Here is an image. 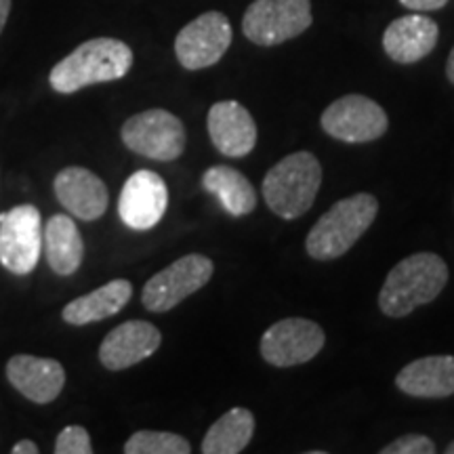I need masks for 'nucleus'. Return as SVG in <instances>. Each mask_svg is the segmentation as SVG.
Here are the masks:
<instances>
[{
  "mask_svg": "<svg viewBox=\"0 0 454 454\" xmlns=\"http://www.w3.org/2000/svg\"><path fill=\"white\" fill-rule=\"evenodd\" d=\"M133 66V51L118 38H90L76 47L49 74L51 89L61 95L78 93L90 84L124 78Z\"/></svg>",
  "mask_w": 454,
  "mask_h": 454,
  "instance_id": "nucleus-1",
  "label": "nucleus"
},
{
  "mask_svg": "<svg viewBox=\"0 0 454 454\" xmlns=\"http://www.w3.org/2000/svg\"><path fill=\"white\" fill-rule=\"evenodd\" d=\"M448 284L446 261L435 253H417L402 259L385 278L379 308L389 317H404L427 305Z\"/></svg>",
  "mask_w": 454,
  "mask_h": 454,
  "instance_id": "nucleus-2",
  "label": "nucleus"
},
{
  "mask_svg": "<svg viewBox=\"0 0 454 454\" xmlns=\"http://www.w3.org/2000/svg\"><path fill=\"white\" fill-rule=\"evenodd\" d=\"M377 213V198L366 192L334 202L311 227L308 240H305V251L316 261L343 257L374 223Z\"/></svg>",
  "mask_w": 454,
  "mask_h": 454,
  "instance_id": "nucleus-3",
  "label": "nucleus"
},
{
  "mask_svg": "<svg viewBox=\"0 0 454 454\" xmlns=\"http://www.w3.org/2000/svg\"><path fill=\"white\" fill-rule=\"evenodd\" d=\"M322 185V164L311 152H294L268 170L263 198L282 219H297L314 207Z\"/></svg>",
  "mask_w": 454,
  "mask_h": 454,
  "instance_id": "nucleus-4",
  "label": "nucleus"
},
{
  "mask_svg": "<svg viewBox=\"0 0 454 454\" xmlns=\"http://www.w3.org/2000/svg\"><path fill=\"white\" fill-rule=\"evenodd\" d=\"M122 144L135 154L158 162H170L185 152L184 122L162 107L139 112L122 124Z\"/></svg>",
  "mask_w": 454,
  "mask_h": 454,
  "instance_id": "nucleus-5",
  "label": "nucleus"
},
{
  "mask_svg": "<svg viewBox=\"0 0 454 454\" xmlns=\"http://www.w3.org/2000/svg\"><path fill=\"white\" fill-rule=\"evenodd\" d=\"M314 21L309 0H254L242 20V32L259 47H278L303 34Z\"/></svg>",
  "mask_w": 454,
  "mask_h": 454,
  "instance_id": "nucleus-6",
  "label": "nucleus"
},
{
  "mask_svg": "<svg viewBox=\"0 0 454 454\" xmlns=\"http://www.w3.org/2000/svg\"><path fill=\"white\" fill-rule=\"evenodd\" d=\"M213 271L215 265L208 257L196 253L185 254L145 282L141 303L147 311H154V314L170 311L190 294L207 286L213 278Z\"/></svg>",
  "mask_w": 454,
  "mask_h": 454,
  "instance_id": "nucleus-7",
  "label": "nucleus"
},
{
  "mask_svg": "<svg viewBox=\"0 0 454 454\" xmlns=\"http://www.w3.org/2000/svg\"><path fill=\"white\" fill-rule=\"evenodd\" d=\"M43 253V219L34 204L0 215V265L15 276L36 270Z\"/></svg>",
  "mask_w": 454,
  "mask_h": 454,
  "instance_id": "nucleus-8",
  "label": "nucleus"
},
{
  "mask_svg": "<svg viewBox=\"0 0 454 454\" xmlns=\"http://www.w3.org/2000/svg\"><path fill=\"white\" fill-rule=\"evenodd\" d=\"M320 124L326 135L343 144H368L387 133L389 118L377 101L351 93L333 101L322 114Z\"/></svg>",
  "mask_w": 454,
  "mask_h": 454,
  "instance_id": "nucleus-9",
  "label": "nucleus"
},
{
  "mask_svg": "<svg viewBox=\"0 0 454 454\" xmlns=\"http://www.w3.org/2000/svg\"><path fill=\"white\" fill-rule=\"evenodd\" d=\"M231 38L234 32L230 20L219 11H207L181 27L175 38V55L185 70H204L217 64L227 53Z\"/></svg>",
  "mask_w": 454,
  "mask_h": 454,
  "instance_id": "nucleus-10",
  "label": "nucleus"
},
{
  "mask_svg": "<svg viewBox=\"0 0 454 454\" xmlns=\"http://www.w3.org/2000/svg\"><path fill=\"white\" fill-rule=\"evenodd\" d=\"M325 328L305 317L276 322L261 337V356L271 366L288 368L314 360L325 348Z\"/></svg>",
  "mask_w": 454,
  "mask_h": 454,
  "instance_id": "nucleus-11",
  "label": "nucleus"
},
{
  "mask_svg": "<svg viewBox=\"0 0 454 454\" xmlns=\"http://www.w3.org/2000/svg\"><path fill=\"white\" fill-rule=\"evenodd\" d=\"M168 207V187L154 170L141 168L122 185L118 198V215L122 223L135 231L152 230L160 223Z\"/></svg>",
  "mask_w": 454,
  "mask_h": 454,
  "instance_id": "nucleus-12",
  "label": "nucleus"
},
{
  "mask_svg": "<svg viewBox=\"0 0 454 454\" xmlns=\"http://www.w3.org/2000/svg\"><path fill=\"white\" fill-rule=\"evenodd\" d=\"M162 343V334L145 320H129L106 334L99 345V360L107 371H124L154 356Z\"/></svg>",
  "mask_w": 454,
  "mask_h": 454,
  "instance_id": "nucleus-13",
  "label": "nucleus"
},
{
  "mask_svg": "<svg viewBox=\"0 0 454 454\" xmlns=\"http://www.w3.org/2000/svg\"><path fill=\"white\" fill-rule=\"evenodd\" d=\"M207 129L213 145L227 158L248 156L257 145V124L238 101H217L211 106Z\"/></svg>",
  "mask_w": 454,
  "mask_h": 454,
  "instance_id": "nucleus-14",
  "label": "nucleus"
},
{
  "mask_svg": "<svg viewBox=\"0 0 454 454\" xmlns=\"http://www.w3.org/2000/svg\"><path fill=\"white\" fill-rule=\"evenodd\" d=\"M61 207L82 221H98L107 211L110 194L101 177L82 167H67L53 181Z\"/></svg>",
  "mask_w": 454,
  "mask_h": 454,
  "instance_id": "nucleus-15",
  "label": "nucleus"
},
{
  "mask_svg": "<svg viewBox=\"0 0 454 454\" xmlns=\"http://www.w3.org/2000/svg\"><path fill=\"white\" fill-rule=\"evenodd\" d=\"M440 27L427 15L412 13L397 17L383 34V49L395 64H417L435 49Z\"/></svg>",
  "mask_w": 454,
  "mask_h": 454,
  "instance_id": "nucleus-16",
  "label": "nucleus"
},
{
  "mask_svg": "<svg viewBox=\"0 0 454 454\" xmlns=\"http://www.w3.org/2000/svg\"><path fill=\"white\" fill-rule=\"evenodd\" d=\"M7 379L13 387L36 404H49L66 385L64 366L51 357L20 354L7 362Z\"/></svg>",
  "mask_w": 454,
  "mask_h": 454,
  "instance_id": "nucleus-17",
  "label": "nucleus"
},
{
  "mask_svg": "<svg viewBox=\"0 0 454 454\" xmlns=\"http://www.w3.org/2000/svg\"><path fill=\"white\" fill-rule=\"evenodd\" d=\"M395 385L412 397L454 395V356L419 357L397 372Z\"/></svg>",
  "mask_w": 454,
  "mask_h": 454,
  "instance_id": "nucleus-18",
  "label": "nucleus"
},
{
  "mask_svg": "<svg viewBox=\"0 0 454 454\" xmlns=\"http://www.w3.org/2000/svg\"><path fill=\"white\" fill-rule=\"evenodd\" d=\"M43 248L57 276L76 274L84 259V240L67 215H53L43 227Z\"/></svg>",
  "mask_w": 454,
  "mask_h": 454,
  "instance_id": "nucleus-19",
  "label": "nucleus"
},
{
  "mask_svg": "<svg viewBox=\"0 0 454 454\" xmlns=\"http://www.w3.org/2000/svg\"><path fill=\"white\" fill-rule=\"evenodd\" d=\"M133 297V284L129 280H112L98 291L70 301L61 311V317L72 326H87L116 316Z\"/></svg>",
  "mask_w": 454,
  "mask_h": 454,
  "instance_id": "nucleus-20",
  "label": "nucleus"
},
{
  "mask_svg": "<svg viewBox=\"0 0 454 454\" xmlns=\"http://www.w3.org/2000/svg\"><path fill=\"white\" fill-rule=\"evenodd\" d=\"M202 187L213 194L231 217H244L257 208V192L240 170L217 164L202 175Z\"/></svg>",
  "mask_w": 454,
  "mask_h": 454,
  "instance_id": "nucleus-21",
  "label": "nucleus"
},
{
  "mask_svg": "<svg viewBox=\"0 0 454 454\" xmlns=\"http://www.w3.org/2000/svg\"><path fill=\"white\" fill-rule=\"evenodd\" d=\"M254 417L248 408H231L217 419L202 440V454H238L251 444Z\"/></svg>",
  "mask_w": 454,
  "mask_h": 454,
  "instance_id": "nucleus-22",
  "label": "nucleus"
},
{
  "mask_svg": "<svg viewBox=\"0 0 454 454\" xmlns=\"http://www.w3.org/2000/svg\"><path fill=\"white\" fill-rule=\"evenodd\" d=\"M127 454H190L192 446L185 438L170 431H137L124 444Z\"/></svg>",
  "mask_w": 454,
  "mask_h": 454,
  "instance_id": "nucleus-23",
  "label": "nucleus"
},
{
  "mask_svg": "<svg viewBox=\"0 0 454 454\" xmlns=\"http://www.w3.org/2000/svg\"><path fill=\"white\" fill-rule=\"evenodd\" d=\"M93 446H90L89 431L81 427V425H70V427L61 429V434L55 440V454H90Z\"/></svg>",
  "mask_w": 454,
  "mask_h": 454,
  "instance_id": "nucleus-24",
  "label": "nucleus"
},
{
  "mask_svg": "<svg viewBox=\"0 0 454 454\" xmlns=\"http://www.w3.org/2000/svg\"><path fill=\"white\" fill-rule=\"evenodd\" d=\"M435 444L427 435L408 434L391 442L389 446L381 448V454H434Z\"/></svg>",
  "mask_w": 454,
  "mask_h": 454,
  "instance_id": "nucleus-25",
  "label": "nucleus"
},
{
  "mask_svg": "<svg viewBox=\"0 0 454 454\" xmlns=\"http://www.w3.org/2000/svg\"><path fill=\"white\" fill-rule=\"evenodd\" d=\"M402 7L417 11V13H427V11H438L446 7L448 0H400Z\"/></svg>",
  "mask_w": 454,
  "mask_h": 454,
  "instance_id": "nucleus-26",
  "label": "nucleus"
},
{
  "mask_svg": "<svg viewBox=\"0 0 454 454\" xmlns=\"http://www.w3.org/2000/svg\"><path fill=\"white\" fill-rule=\"evenodd\" d=\"M13 454H38V446L32 440H21L13 446Z\"/></svg>",
  "mask_w": 454,
  "mask_h": 454,
  "instance_id": "nucleus-27",
  "label": "nucleus"
},
{
  "mask_svg": "<svg viewBox=\"0 0 454 454\" xmlns=\"http://www.w3.org/2000/svg\"><path fill=\"white\" fill-rule=\"evenodd\" d=\"M9 13H11V0H0V34H3L4 26H7Z\"/></svg>",
  "mask_w": 454,
  "mask_h": 454,
  "instance_id": "nucleus-28",
  "label": "nucleus"
},
{
  "mask_svg": "<svg viewBox=\"0 0 454 454\" xmlns=\"http://www.w3.org/2000/svg\"><path fill=\"white\" fill-rule=\"evenodd\" d=\"M446 76H448V81L454 84V47L450 51V55H448V61H446Z\"/></svg>",
  "mask_w": 454,
  "mask_h": 454,
  "instance_id": "nucleus-29",
  "label": "nucleus"
},
{
  "mask_svg": "<svg viewBox=\"0 0 454 454\" xmlns=\"http://www.w3.org/2000/svg\"><path fill=\"white\" fill-rule=\"evenodd\" d=\"M446 454H454V442H450V444H448Z\"/></svg>",
  "mask_w": 454,
  "mask_h": 454,
  "instance_id": "nucleus-30",
  "label": "nucleus"
}]
</instances>
